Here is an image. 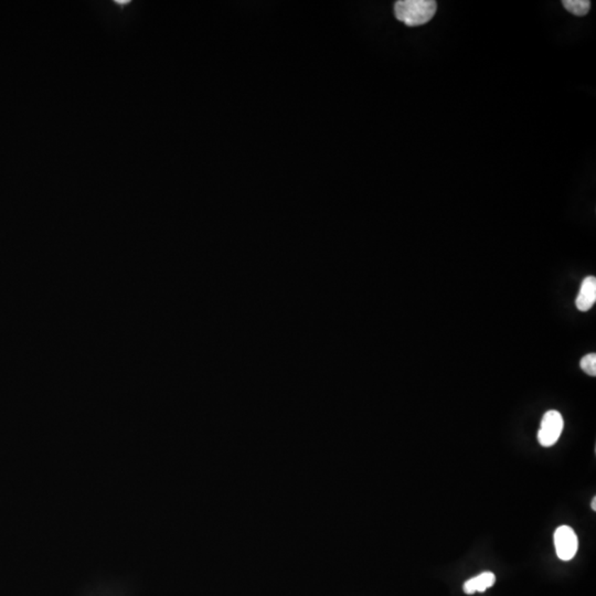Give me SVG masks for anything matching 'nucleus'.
I'll return each instance as SVG.
<instances>
[{
  "mask_svg": "<svg viewBox=\"0 0 596 596\" xmlns=\"http://www.w3.org/2000/svg\"><path fill=\"white\" fill-rule=\"evenodd\" d=\"M496 582V576L493 572H483L482 574L472 578L465 582L464 592L466 594H474L476 592H485L492 587Z\"/></svg>",
  "mask_w": 596,
  "mask_h": 596,
  "instance_id": "39448f33",
  "label": "nucleus"
},
{
  "mask_svg": "<svg viewBox=\"0 0 596 596\" xmlns=\"http://www.w3.org/2000/svg\"><path fill=\"white\" fill-rule=\"evenodd\" d=\"M580 367L581 369L583 370L584 372L589 374V376H592V377H595L596 376V354H589L584 356L583 358L581 359V362H580Z\"/></svg>",
  "mask_w": 596,
  "mask_h": 596,
  "instance_id": "0eeeda50",
  "label": "nucleus"
},
{
  "mask_svg": "<svg viewBox=\"0 0 596 596\" xmlns=\"http://www.w3.org/2000/svg\"><path fill=\"white\" fill-rule=\"evenodd\" d=\"M437 11V1L432 0H401L394 5L398 21L409 27L425 25L434 17Z\"/></svg>",
  "mask_w": 596,
  "mask_h": 596,
  "instance_id": "f257e3e1",
  "label": "nucleus"
},
{
  "mask_svg": "<svg viewBox=\"0 0 596 596\" xmlns=\"http://www.w3.org/2000/svg\"><path fill=\"white\" fill-rule=\"evenodd\" d=\"M562 4H563V7L566 8V11H570L573 15L579 16V17L585 16L586 13H589L590 8H591V3L589 0H564Z\"/></svg>",
  "mask_w": 596,
  "mask_h": 596,
  "instance_id": "423d86ee",
  "label": "nucleus"
},
{
  "mask_svg": "<svg viewBox=\"0 0 596 596\" xmlns=\"http://www.w3.org/2000/svg\"><path fill=\"white\" fill-rule=\"evenodd\" d=\"M592 509H593L594 512L596 510V497H594L593 500L591 502Z\"/></svg>",
  "mask_w": 596,
  "mask_h": 596,
  "instance_id": "6e6552de",
  "label": "nucleus"
},
{
  "mask_svg": "<svg viewBox=\"0 0 596 596\" xmlns=\"http://www.w3.org/2000/svg\"><path fill=\"white\" fill-rule=\"evenodd\" d=\"M563 427V417L560 412L554 410L546 412L542 417L541 427L538 432V441L541 446H553L559 441Z\"/></svg>",
  "mask_w": 596,
  "mask_h": 596,
  "instance_id": "f03ea898",
  "label": "nucleus"
},
{
  "mask_svg": "<svg viewBox=\"0 0 596 596\" xmlns=\"http://www.w3.org/2000/svg\"><path fill=\"white\" fill-rule=\"evenodd\" d=\"M596 302V279L587 276L584 279L580 288L579 295L576 297L575 305L581 312L591 310Z\"/></svg>",
  "mask_w": 596,
  "mask_h": 596,
  "instance_id": "20e7f679",
  "label": "nucleus"
},
{
  "mask_svg": "<svg viewBox=\"0 0 596 596\" xmlns=\"http://www.w3.org/2000/svg\"><path fill=\"white\" fill-rule=\"evenodd\" d=\"M554 546L556 556L563 561H570L575 556L579 546L578 536L569 526H561L554 532Z\"/></svg>",
  "mask_w": 596,
  "mask_h": 596,
  "instance_id": "7ed1b4c3",
  "label": "nucleus"
}]
</instances>
